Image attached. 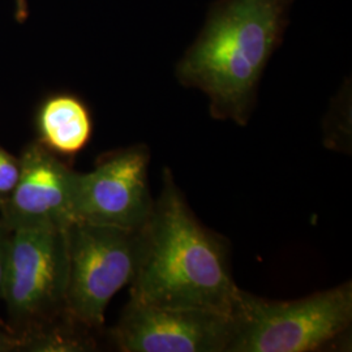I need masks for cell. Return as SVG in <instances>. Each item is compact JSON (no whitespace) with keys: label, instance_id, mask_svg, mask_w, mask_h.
<instances>
[{"label":"cell","instance_id":"cell-1","mask_svg":"<svg viewBox=\"0 0 352 352\" xmlns=\"http://www.w3.org/2000/svg\"><path fill=\"white\" fill-rule=\"evenodd\" d=\"M238 292L222 240L199 223L166 170L161 196L141 230L131 299L231 316Z\"/></svg>","mask_w":352,"mask_h":352},{"label":"cell","instance_id":"cell-2","mask_svg":"<svg viewBox=\"0 0 352 352\" xmlns=\"http://www.w3.org/2000/svg\"><path fill=\"white\" fill-rule=\"evenodd\" d=\"M294 0H217L195 43L176 65L179 81L202 90L215 119L251 116L260 78L282 43Z\"/></svg>","mask_w":352,"mask_h":352},{"label":"cell","instance_id":"cell-3","mask_svg":"<svg viewBox=\"0 0 352 352\" xmlns=\"http://www.w3.org/2000/svg\"><path fill=\"white\" fill-rule=\"evenodd\" d=\"M227 352L314 351L352 322V285L291 302H272L239 289Z\"/></svg>","mask_w":352,"mask_h":352},{"label":"cell","instance_id":"cell-4","mask_svg":"<svg viewBox=\"0 0 352 352\" xmlns=\"http://www.w3.org/2000/svg\"><path fill=\"white\" fill-rule=\"evenodd\" d=\"M67 228L12 230L1 302L20 342L68 317Z\"/></svg>","mask_w":352,"mask_h":352},{"label":"cell","instance_id":"cell-5","mask_svg":"<svg viewBox=\"0 0 352 352\" xmlns=\"http://www.w3.org/2000/svg\"><path fill=\"white\" fill-rule=\"evenodd\" d=\"M141 230L87 222L67 227L65 309L81 327L101 329L111 299L132 283L139 267Z\"/></svg>","mask_w":352,"mask_h":352},{"label":"cell","instance_id":"cell-6","mask_svg":"<svg viewBox=\"0 0 352 352\" xmlns=\"http://www.w3.org/2000/svg\"><path fill=\"white\" fill-rule=\"evenodd\" d=\"M149 149L136 145L102 158L88 174L77 173L75 222L138 231L148 223L154 200L148 180Z\"/></svg>","mask_w":352,"mask_h":352},{"label":"cell","instance_id":"cell-7","mask_svg":"<svg viewBox=\"0 0 352 352\" xmlns=\"http://www.w3.org/2000/svg\"><path fill=\"white\" fill-rule=\"evenodd\" d=\"M232 331L231 316L129 299L111 338L123 352H227Z\"/></svg>","mask_w":352,"mask_h":352},{"label":"cell","instance_id":"cell-8","mask_svg":"<svg viewBox=\"0 0 352 352\" xmlns=\"http://www.w3.org/2000/svg\"><path fill=\"white\" fill-rule=\"evenodd\" d=\"M12 193L0 202V218L11 230L67 228L75 223L76 173L41 142L24 146Z\"/></svg>","mask_w":352,"mask_h":352},{"label":"cell","instance_id":"cell-9","mask_svg":"<svg viewBox=\"0 0 352 352\" xmlns=\"http://www.w3.org/2000/svg\"><path fill=\"white\" fill-rule=\"evenodd\" d=\"M38 142L55 154L75 155L88 145L93 119L88 104L71 93L51 94L38 107Z\"/></svg>","mask_w":352,"mask_h":352},{"label":"cell","instance_id":"cell-10","mask_svg":"<svg viewBox=\"0 0 352 352\" xmlns=\"http://www.w3.org/2000/svg\"><path fill=\"white\" fill-rule=\"evenodd\" d=\"M19 158L0 146V202L4 201L12 193L19 180Z\"/></svg>","mask_w":352,"mask_h":352},{"label":"cell","instance_id":"cell-11","mask_svg":"<svg viewBox=\"0 0 352 352\" xmlns=\"http://www.w3.org/2000/svg\"><path fill=\"white\" fill-rule=\"evenodd\" d=\"M12 230L7 226L3 219L0 218V302L3 295V285H4V276H6V266H7V257H8V248L11 240Z\"/></svg>","mask_w":352,"mask_h":352},{"label":"cell","instance_id":"cell-12","mask_svg":"<svg viewBox=\"0 0 352 352\" xmlns=\"http://www.w3.org/2000/svg\"><path fill=\"white\" fill-rule=\"evenodd\" d=\"M0 352H21V342L7 322L0 318Z\"/></svg>","mask_w":352,"mask_h":352},{"label":"cell","instance_id":"cell-13","mask_svg":"<svg viewBox=\"0 0 352 352\" xmlns=\"http://www.w3.org/2000/svg\"><path fill=\"white\" fill-rule=\"evenodd\" d=\"M26 17H28L26 0H16V20L19 23H25Z\"/></svg>","mask_w":352,"mask_h":352}]
</instances>
